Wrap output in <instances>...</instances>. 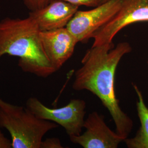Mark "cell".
<instances>
[{
    "instance_id": "1",
    "label": "cell",
    "mask_w": 148,
    "mask_h": 148,
    "mask_svg": "<svg viewBox=\"0 0 148 148\" xmlns=\"http://www.w3.org/2000/svg\"><path fill=\"white\" fill-rule=\"evenodd\" d=\"M132 50L127 42L119 43L115 47L112 42L92 46L81 60L82 66L75 73L73 85L74 90H87L99 98L112 117L116 132L125 139L131 132L133 122L120 108L115 79L121 59Z\"/></svg>"
},
{
    "instance_id": "2",
    "label": "cell",
    "mask_w": 148,
    "mask_h": 148,
    "mask_svg": "<svg viewBox=\"0 0 148 148\" xmlns=\"http://www.w3.org/2000/svg\"><path fill=\"white\" fill-rule=\"evenodd\" d=\"M40 30L29 16L6 17L0 21V59L5 54L18 57L26 73L47 77L56 72L43 49Z\"/></svg>"
},
{
    "instance_id": "3",
    "label": "cell",
    "mask_w": 148,
    "mask_h": 148,
    "mask_svg": "<svg viewBox=\"0 0 148 148\" xmlns=\"http://www.w3.org/2000/svg\"><path fill=\"white\" fill-rule=\"evenodd\" d=\"M58 127L55 122L41 119L27 108L3 101L0 104V127L11 135L13 148H41L43 137Z\"/></svg>"
},
{
    "instance_id": "4",
    "label": "cell",
    "mask_w": 148,
    "mask_h": 148,
    "mask_svg": "<svg viewBox=\"0 0 148 148\" xmlns=\"http://www.w3.org/2000/svg\"><path fill=\"white\" fill-rule=\"evenodd\" d=\"M86 102L73 99L64 106L50 108L36 98L31 97L26 103V108L37 117L54 122L63 127L69 136L79 135L84 128L86 115Z\"/></svg>"
},
{
    "instance_id": "5",
    "label": "cell",
    "mask_w": 148,
    "mask_h": 148,
    "mask_svg": "<svg viewBox=\"0 0 148 148\" xmlns=\"http://www.w3.org/2000/svg\"><path fill=\"white\" fill-rule=\"evenodd\" d=\"M146 21H148V0H122L116 14L92 35V47L112 43L117 34L124 27Z\"/></svg>"
},
{
    "instance_id": "6",
    "label": "cell",
    "mask_w": 148,
    "mask_h": 148,
    "mask_svg": "<svg viewBox=\"0 0 148 148\" xmlns=\"http://www.w3.org/2000/svg\"><path fill=\"white\" fill-rule=\"evenodd\" d=\"M122 0H108L88 11L75 13L66 27L78 42H84L109 21L121 7Z\"/></svg>"
},
{
    "instance_id": "7",
    "label": "cell",
    "mask_w": 148,
    "mask_h": 148,
    "mask_svg": "<svg viewBox=\"0 0 148 148\" xmlns=\"http://www.w3.org/2000/svg\"><path fill=\"white\" fill-rule=\"evenodd\" d=\"M83 134L69 136L71 142L84 148H117L125 138L107 126L104 117L97 111L89 114L84 124Z\"/></svg>"
},
{
    "instance_id": "8",
    "label": "cell",
    "mask_w": 148,
    "mask_h": 148,
    "mask_svg": "<svg viewBox=\"0 0 148 148\" xmlns=\"http://www.w3.org/2000/svg\"><path fill=\"white\" fill-rule=\"evenodd\" d=\"M40 38L45 54L56 71L72 56L79 42L66 27L41 31Z\"/></svg>"
},
{
    "instance_id": "9",
    "label": "cell",
    "mask_w": 148,
    "mask_h": 148,
    "mask_svg": "<svg viewBox=\"0 0 148 148\" xmlns=\"http://www.w3.org/2000/svg\"><path fill=\"white\" fill-rule=\"evenodd\" d=\"M78 8L79 6L63 0H52L42 8L30 11L28 16L40 31H49L66 27Z\"/></svg>"
},
{
    "instance_id": "10",
    "label": "cell",
    "mask_w": 148,
    "mask_h": 148,
    "mask_svg": "<svg viewBox=\"0 0 148 148\" xmlns=\"http://www.w3.org/2000/svg\"><path fill=\"white\" fill-rule=\"evenodd\" d=\"M132 85L137 95L136 106L140 127L134 137L127 138L124 142L128 148H148V107L145 104L142 92L136 84Z\"/></svg>"
},
{
    "instance_id": "11",
    "label": "cell",
    "mask_w": 148,
    "mask_h": 148,
    "mask_svg": "<svg viewBox=\"0 0 148 148\" xmlns=\"http://www.w3.org/2000/svg\"><path fill=\"white\" fill-rule=\"evenodd\" d=\"M52 0H23L25 7L30 11H35L47 5Z\"/></svg>"
},
{
    "instance_id": "12",
    "label": "cell",
    "mask_w": 148,
    "mask_h": 148,
    "mask_svg": "<svg viewBox=\"0 0 148 148\" xmlns=\"http://www.w3.org/2000/svg\"><path fill=\"white\" fill-rule=\"evenodd\" d=\"M62 145L60 140L57 138H47L45 140H42L41 148H62Z\"/></svg>"
},
{
    "instance_id": "13",
    "label": "cell",
    "mask_w": 148,
    "mask_h": 148,
    "mask_svg": "<svg viewBox=\"0 0 148 148\" xmlns=\"http://www.w3.org/2000/svg\"><path fill=\"white\" fill-rule=\"evenodd\" d=\"M75 5L96 7L100 5V0H63Z\"/></svg>"
},
{
    "instance_id": "14",
    "label": "cell",
    "mask_w": 148,
    "mask_h": 148,
    "mask_svg": "<svg viewBox=\"0 0 148 148\" xmlns=\"http://www.w3.org/2000/svg\"><path fill=\"white\" fill-rule=\"evenodd\" d=\"M12 142L0 130V148H11Z\"/></svg>"
},
{
    "instance_id": "15",
    "label": "cell",
    "mask_w": 148,
    "mask_h": 148,
    "mask_svg": "<svg viewBox=\"0 0 148 148\" xmlns=\"http://www.w3.org/2000/svg\"><path fill=\"white\" fill-rule=\"evenodd\" d=\"M108 1V0H100V5L103 3H104V2H106Z\"/></svg>"
},
{
    "instance_id": "16",
    "label": "cell",
    "mask_w": 148,
    "mask_h": 148,
    "mask_svg": "<svg viewBox=\"0 0 148 148\" xmlns=\"http://www.w3.org/2000/svg\"><path fill=\"white\" fill-rule=\"evenodd\" d=\"M2 101H2V100H1V99H0V104H1L2 103Z\"/></svg>"
},
{
    "instance_id": "17",
    "label": "cell",
    "mask_w": 148,
    "mask_h": 148,
    "mask_svg": "<svg viewBox=\"0 0 148 148\" xmlns=\"http://www.w3.org/2000/svg\"></svg>"
}]
</instances>
